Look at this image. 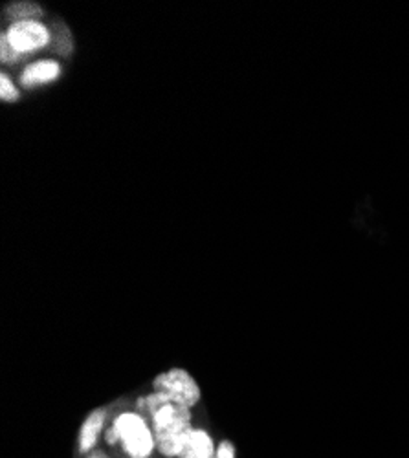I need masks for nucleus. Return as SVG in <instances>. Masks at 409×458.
I'll return each mask as SVG.
<instances>
[{
    "mask_svg": "<svg viewBox=\"0 0 409 458\" xmlns=\"http://www.w3.org/2000/svg\"><path fill=\"white\" fill-rule=\"evenodd\" d=\"M4 35H6L10 47L17 54L39 50L48 45L50 37H52L50 31L47 30V26H43L41 22H35V21L15 22L10 26V30Z\"/></svg>",
    "mask_w": 409,
    "mask_h": 458,
    "instance_id": "20e7f679",
    "label": "nucleus"
},
{
    "mask_svg": "<svg viewBox=\"0 0 409 458\" xmlns=\"http://www.w3.org/2000/svg\"><path fill=\"white\" fill-rule=\"evenodd\" d=\"M155 393L167 394L175 403L192 409L200 400V389L193 376L183 369H171L158 374L153 381Z\"/></svg>",
    "mask_w": 409,
    "mask_h": 458,
    "instance_id": "7ed1b4c3",
    "label": "nucleus"
},
{
    "mask_svg": "<svg viewBox=\"0 0 409 458\" xmlns=\"http://www.w3.org/2000/svg\"><path fill=\"white\" fill-rule=\"evenodd\" d=\"M52 39H54V50L61 55H68L72 54V37H70V31L68 28L59 22V21H54L52 22Z\"/></svg>",
    "mask_w": 409,
    "mask_h": 458,
    "instance_id": "1a4fd4ad",
    "label": "nucleus"
},
{
    "mask_svg": "<svg viewBox=\"0 0 409 458\" xmlns=\"http://www.w3.org/2000/svg\"><path fill=\"white\" fill-rule=\"evenodd\" d=\"M61 73V66L55 61H39L30 64L22 75H21V83L28 89L37 87V85H45V83H52L59 78Z\"/></svg>",
    "mask_w": 409,
    "mask_h": 458,
    "instance_id": "39448f33",
    "label": "nucleus"
},
{
    "mask_svg": "<svg viewBox=\"0 0 409 458\" xmlns=\"http://www.w3.org/2000/svg\"><path fill=\"white\" fill-rule=\"evenodd\" d=\"M107 442H122L124 451L131 458H147L157 447L153 431H149L145 418L134 412H125L116 418L113 428L107 431Z\"/></svg>",
    "mask_w": 409,
    "mask_h": 458,
    "instance_id": "f03ea898",
    "label": "nucleus"
},
{
    "mask_svg": "<svg viewBox=\"0 0 409 458\" xmlns=\"http://www.w3.org/2000/svg\"><path fill=\"white\" fill-rule=\"evenodd\" d=\"M0 55H3V61H4V63L13 61V59H17V55H19V54L10 47V43H8L4 33H3V37H0Z\"/></svg>",
    "mask_w": 409,
    "mask_h": 458,
    "instance_id": "9b49d317",
    "label": "nucleus"
},
{
    "mask_svg": "<svg viewBox=\"0 0 409 458\" xmlns=\"http://www.w3.org/2000/svg\"><path fill=\"white\" fill-rule=\"evenodd\" d=\"M43 15V10L33 3H13L6 8V17L17 22H28Z\"/></svg>",
    "mask_w": 409,
    "mask_h": 458,
    "instance_id": "6e6552de",
    "label": "nucleus"
},
{
    "mask_svg": "<svg viewBox=\"0 0 409 458\" xmlns=\"http://www.w3.org/2000/svg\"><path fill=\"white\" fill-rule=\"evenodd\" d=\"M215 445L211 437L202 429H193L178 458H215Z\"/></svg>",
    "mask_w": 409,
    "mask_h": 458,
    "instance_id": "0eeeda50",
    "label": "nucleus"
},
{
    "mask_svg": "<svg viewBox=\"0 0 409 458\" xmlns=\"http://www.w3.org/2000/svg\"><path fill=\"white\" fill-rule=\"evenodd\" d=\"M105 416H107L105 409H94L87 416V420L81 426V431H80V451L81 453H89L96 445L98 437H99V433L103 429V424H105Z\"/></svg>",
    "mask_w": 409,
    "mask_h": 458,
    "instance_id": "423d86ee",
    "label": "nucleus"
},
{
    "mask_svg": "<svg viewBox=\"0 0 409 458\" xmlns=\"http://www.w3.org/2000/svg\"><path fill=\"white\" fill-rule=\"evenodd\" d=\"M151 420L155 445L158 451L164 456H178L193 433L190 409L171 400L155 411Z\"/></svg>",
    "mask_w": 409,
    "mask_h": 458,
    "instance_id": "f257e3e1",
    "label": "nucleus"
},
{
    "mask_svg": "<svg viewBox=\"0 0 409 458\" xmlns=\"http://www.w3.org/2000/svg\"><path fill=\"white\" fill-rule=\"evenodd\" d=\"M0 98L4 101H17L19 99V92L15 89V85L12 83V80L8 78L6 73L0 75Z\"/></svg>",
    "mask_w": 409,
    "mask_h": 458,
    "instance_id": "9d476101",
    "label": "nucleus"
},
{
    "mask_svg": "<svg viewBox=\"0 0 409 458\" xmlns=\"http://www.w3.org/2000/svg\"><path fill=\"white\" fill-rule=\"evenodd\" d=\"M215 458H235V445L232 442H228V440L220 442Z\"/></svg>",
    "mask_w": 409,
    "mask_h": 458,
    "instance_id": "f8f14e48",
    "label": "nucleus"
},
{
    "mask_svg": "<svg viewBox=\"0 0 409 458\" xmlns=\"http://www.w3.org/2000/svg\"><path fill=\"white\" fill-rule=\"evenodd\" d=\"M87 458H108V456L103 451H92Z\"/></svg>",
    "mask_w": 409,
    "mask_h": 458,
    "instance_id": "ddd939ff",
    "label": "nucleus"
}]
</instances>
